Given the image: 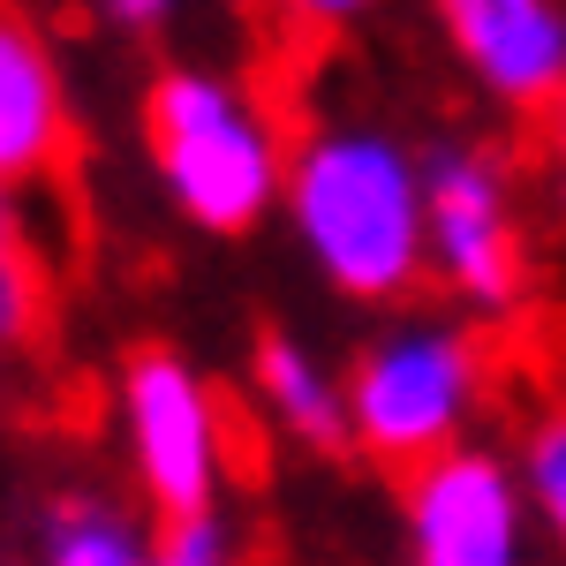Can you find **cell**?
<instances>
[{"mask_svg": "<svg viewBox=\"0 0 566 566\" xmlns=\"http://www.w3.org/2000/svg\"><path fill=\"white\" fill-rule=\"evenodd\" d=\"M280 219L333 303L408 310V295L431 280L423 144L386 129L378 114H317L295 129Z\"/></svg>", "mask_w": 566, "mask_h": 566, "instance_id": "obj_1", "label": "cell"}, {"mask_svg": "<svg viewBox=\"0 0 566 566\" xmlns=\"http://www.w3.org/2000/svg\"><path fill=\"white\" fill-rule=\"evenodd\" d=\"M136 122H144L151 181L175 205L181 227H197L212 242H242L264 219H280L295 136L280 129L264 91H250L234 69L167 61L144 84Z\"/></svg>", "mask_w": 566, "mask_h": 566, "instance_id": "obj_2", "label": "cell"}, {"mask_svg": "<svg viewBox=\"0 0 566 566\" xmlns=\"http://www.w3.org/2000/svg\"><path fill=\"white\" fill-rule=\"evenodd\" d=\"M491 408V348L461 310H386L348 355V453L392 476L476 446Z\"/></svg>", "mask_w": 566, "mask_h": 566, "instance_id": "obj_3", "label": "cell"}, {"mask_svg": "<svg viewBox=\"0 0 566 566\" xmlns=\"http://www.w3.org/2000/svg\"><path fill=\"white\" fill-rule=\"evenodd\" d=\"M423 205H431V287L446 295V310L506 325L536 280L514 159L476 129H438L423 144Z\"/></svg>", "mask_w": 566, "mask_h": 566, "instance_id": "obj_4", "label": "cell"}, {"mask_svg": "<svg viewBox=\"0 0 566 566\" xmlns=\"http://www.w3.org/2000/svg\"><path fill=\"white\" fill-rule=\"evenodd\" d=\"M114 423H122V461H129L136 506L151 522H189L219 514L234 446H227V408L212 378L175 348H136L114 378Z\"/></svg>", "mask_w": 566, "mask_h": 566, "instance_id": "obj_5", "label": "cell"}, {"mask_svg": "<svg viewBox=\"0 0 566 566\" xmlns=\"http://www.w3.org/2000/svg\"><path fill=\"white\" fill-rule=\"evenodd\" d=\"M528 491L514 453L461 446L400 476V544L408 566H528Z\"/></svg>", "mask_w": 566, "mask_h": 566, "instance_id": "obj_6", "label": "cell"}, {"mask_svg": "<svg viewBox=\"0 0 566 566\" xmlns=\"http://www.w3.org/2000/svg\"><path fill=\"white\" fill-rule=\"evenodd\" d=\"M431 15L499 114H552L566 91V0H431Z\"/></svg>", "mask_w": 566, "mask_h": 566, "instance_id": "obj_7", "label": "cell"}, {"mask_svg": "<svg viewBox=\"0 0 566 566\" xmlns=\"http://www.w3.org/2000/svg\"><path fill=\"white\" fill-rule=\"evenodd\" d=\"M69 144H76V106L61 53L31 15L0 8V189L31 197L39 181L61 175Z\"/></svg>", "mask_w": 566, "mask_h": 566, "instance_id": "obj_8", "label": "cell"}, {"mask_svg": "<svg viewBox=\"0 0 566 566\" xmlns=\"http://www.w3.org/2000/svg\"><path fill=\"white\" fill-rule=\"evenodd\" d=\"M258 416L303 453H348V370L325 363L303 333H264L250 348Z\"/></svg>", "mask_w": 566, "mask_h": 566, "instance_id": "obj_9", "label": "cell"}, {"mask_svg": "<svg viewBox=\"0 0 566 566\" xmlns=\"http://www.w3.org/2000/svg\"><path fill=\"white\" fill-rule=\"evenodd\" d=\"M151 536L159 522L114 491H53L31 528V566H151Z\"/></svg>", "mask_w": 566, "mask_h": 566, "instance_id": "obj_10", "label": "cell"}, {"mask_svg": "<svg viewBox=\"0 0 566 566\" xmlns=\"http://www.w3.org/2000/svg\"><path fill=\"white\" fill-rule=\"evenodd\" d=\"M45 325V258H39V227L31 205L0 189V355L31 348Z\"/></svg>", "mask_w": 566, "mask_h": 566, "instance_id": "obj_11", "label": "cell"}, {"mask_svg": "<svg viewBox=\"0 0 566 566\" xmlns=\"http://www.w3.org/2000/svg\"><path fill=\"white\" fill-rule=\"evenodd\" d=\"M514 469H522L536 536H552V552L566 559V400L528 416V431L514 438Z\"/></svg>", "mask_w": 566, "mask_h": 566, "instance_id": "obj_12", "label": "cell"}, {"mask_svg": "<svg viewBox=\"0 0 566 566\" xmlns=\"http://www.w3.org/2000/svg\"><path fill=\"white\" fill-rule=\"evenodd\" d=\"M151 566H242V536H234L227 514L159 522V536H151Z\"/></svg>", "mask_w": 566, "mask_h": 566, "instance_id": "obj_13", "label": "cell"}, {"mask_svg": "<svg viewBox=\"0 0 566 566\" xmlns=\"http://www.w3.org/2000/svg\"><path fill=\"white\" fill-rule=\"evenodd\" d=\"M272 15H287L295 31H348V23H363L378 0H264Z\"/></svg>", "mask_w": 566, "mask_h": 566, "instance_id": "obj_14", "label": "cell"}, {"mask_svg": "<svg viewBox=\"0 0 566 566\" xmlns=\"http://www.w3.org/2000/svg\"><path fill=\"white\" fill-rule=\"evenodd\" d=\"M114 31H129V39H151V31H167L181 15V0H91Z\"/></svg>", "mask_w": 566, "mask_h": 566, "instance_id": "obj_15", "label": "cell"}, {"mask_svg": "<svg viewBox=\"0 0 566 566\" xmlns=\"http://www.w3.org/2000/svg\"><path fill=\"white\" fill-rule=\"evenodd\" d=\"M544 151H552V167H559V181H566V91L552 98V114H544Z\"/></svg>", "mask_w": 566, "mask_h": 566, "instance_id": "obj_16", "label": "cell"}]
</instances>
